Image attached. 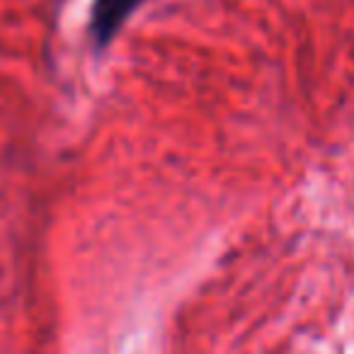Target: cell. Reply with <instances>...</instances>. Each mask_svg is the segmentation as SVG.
I'll return each instance as SVG.
<instances>
[{"mask_svg": "<svg viewBox=\"0 0 354 354\" xmlns=\"http://www.w3.org/2000/svg\"><path fill=\"white\" fill-rule=\"evenodd\" d=\"M141 0H95L90 10V35L95 44L104 46L129 15L138 8Z\"/></svg>", "mask_w": 354, "mask_h": 354, "instance_id": "1", "label": "cell"}]
</instances>
